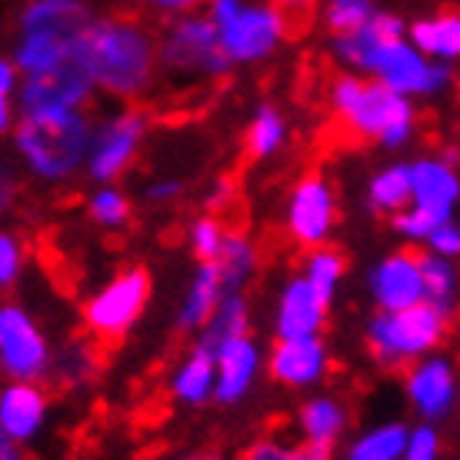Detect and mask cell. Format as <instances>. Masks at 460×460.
<instances>
[{"label":"cell","mask_w":460,"mask_h":460,"mask_svg":"<svg viewBox=\"0 0 460 460\" xmlns=\"http://www.w3.org/2000/svg\"><path fill=\"white\" fill-rule=\"evenodd\" d=\"M97 93L117 104H137L161 77L157 34L137 17H97L81 44Z\"/></svg>","instance_id":"6da1fadb"},{"label":"cell","mask_w":460,"mask_h":460,"mask_svg":"<svg viewBox=\"0 0 460 460\" xmlns=\"http://www.w3.org/2000/svg\"><path fill=\"white\" fill-rule=\"evenodd\" d=\"M93 120L87 111H40L17 114L11 144L21 167L40 184H67L87 171Z\"/></svg>","instance_id":"7a4b0ae2"},{"label":"cell","mask_w":460,"mask_h":460,"mask_svg":"<svg viewBox=\"0 0 460 460\" xmlns=\"http://www.w3.org/2000/svg\"><path fill=\"white\" fill-rule=\"evenodd\" d=\"M97 13L87 0H27L13 23L11 60L23 77L81 58Z\"/></svg>","instance_id":"3957f363"},{"label":"cell","mask_w":460,"mask_h":460,"mask_svg":"<svg viewBox=\"0 0 460 460\" xmlns=\"http://www.w3.org/2000/svg\"><path fill=\"white\" fill-rule=\"evenodd\" d=\"M331 111L344 124L347 134L374 140L380 147H403L417 134L414 101L397 93L387 84L360 74H341L331 81Z\"/></svg>","instance_id":"277c9868"},{"label":"cell","mask_w":460,"mask_h":460,"mask_svg":"<svg viewBox=\"0 0 460 460\" xmlns=\"http://www.w3.org/2000/svg\"><path fill=\"white\" fill-rule=\"evenodd\" d=\"M447 321V314L427 300L403 311H377L364 334L370 360L384 370H407L444 344Z\"/></svg>","instance_id":"5b68a950"},{"label":"cell","mask_w":460,"mask_h":460,"mask_svg":"<svg viewBox=\"0 0 460 460\" xmlns=\"http://www.w3.org/2000/svg\"><path fill=\"white\" fill-rule=\"evenodd\" d=\"M157 47H161V74L181 84L220 81L234 67V60L220 44L217 23L200 11L164 23Z\"/></svg>","instance_id":"8992f818"},{"label":"cell","mask_w":460,"mask_h":460,"mask_svg":"<svg viewBox=\"0 0 460 460\" xmlns=\"http://www.w3.org/2000/svg\"><path fill=\"white\" fill-rule=\"evenodd\" d=\"M204 13L217 23L234 64H261L288 40V13L274 0H208Z\"/></svg>","instance_id":"52a82bcc"},{"label":"cell","mask_w":460,"mask_h":460,"mask_svg":"<svg viewBox=\"0 0 460 460\" xmlns=\"http://www.w3.org/2000/svg\"><path fill=\"white\" fill-rule=\"evenodd\" d=\"M154 294V280L144 267H127L84 300V327L93 341H124L144 317Z\"/></svg>","instance_id":"ba28073f"},{"label":"cell","mask_w":460,"mask_h":460,"mask_svg":"<svg viewBox=\"0 0 460 460\" xmlns=\"http://www.w3.org/2000/svg\"><path fill=\"white\" fill-rule=\"evenodd\" d=\"M150 130V117L137 104H120L101 120H93L91 157H87V181L91 184H117L137 164L144 140Z\"/></svg>","instance_id":"9c48e42d"},{"label":"cell","mask_w":460,"mask_h":460,"mask_svg":"<svg viewBox=\"0 0 460 460\" xmlns=\"http://www.w3.org/2000/svg\"><path fill=\"white\" fill-rule=\"evenodd\" d=\"M54 367V347L34 314L17 300L0 307V370L7 380H47Z\"/></svg>","instance_id":"30bf717a"},{"label":"cell","mask_w":460,"mask_h":460,"mask_svg":"<svg viewBox=\"0 0 460 460\" xmlns=\"http://www.w3.org/2000/svg\"><path fill=\"white\" fill-rule=\"evenodd\" d=\"M367 77L387 84L411 101H420V97H438V93L450 91L454 67L430 60L411 37H397L377 54Z\"/></svg>","instance_id":"8fae6325"},{"label":"cell","mask_w":460,"mask_h":460,"mask_svg":"<svg viewBox=\"0 0 460 460\" xmlns=\"http://www.w3.org/2000/svg\"><path fill=\"white\" fill-rule=\"evenodd\" d=\"M97 97L91 70L81 58L58 64L40 74H27L17 91V114H40V111H87Z\"/></svg>","instance_id":"7c38bea8"},{"label":"cell","mask_w":460,"mask_h":460,"mask_svg":"<svg viewBox=\"0 0 460 460\" xmlns=\"http://www.w3.org/2000/svg\"><path fill=\"white\" fill-rule=\"evenodd\" d=\"M337 227V194L323 173H304L290 187L284 208V230L297 247H323Z\"/></svg>","instance_id":"4fadbf2b"},{"label":"cell","mask_w":460,"mask_h":460,"mask_svg":"<svg viewBox=\"0 0 460 460\" xmlns=\"http://www.w3.org/2000/svg\"><path fill=\"white\" fill-rule=\"evenodd\" d=\"M403 394L414 414L427 424H438L454 414L460 397V370L447 354H427L403 370Z\"/></svg>","instance_id":"5bb4252c"},{"label":"cell","mask_w":460,"mask_h":460,"mask_svg":"<svg viewBox=\"0 0 460 460\" xmlns=\"http://www.w3.org/2000/svg\"><path fill=\"white\" fill-rule=\"evenodd\" d=\"M367 290L377 311H403L424 300V253L391 251L367 270Z\"/></svg>","instance_id":"9a60e30c"},{"label":"cell","mask_w":460,"mask_h":460,"mask_svg":"<svg viewBox=\"0 0 460 460\" xmlns=\"http://www.w3.org/2000/svg\"><path fill=\"white\" fill-rule=\"evenodd\" d=\"M331 300L300 274H290L274 300V337L277 341H297V337H321L327 323Z\"/></svg>","instance_id":"2e32d148"},{"label":"cell","mask_w":460,"mask_h":460,"mask_svg":"<svg viewBox=\"0 0 460 460\" xmlns=\"http://www.w3.org/2000/svg\"><path fill=\"white\" fill-rule=\"evenodd\" d=\"M50 417L47 387L37 380H7L0 391V440L27 447L40 438Z\"/></svg>","instance_id":"e0dca14e"},{"label":"cell","mask_w":460,"mask_h":460,"mask_svg":"<svg viewBox=\"0 0 460 460\" xmlns=\"http://www.w3.org/2000/svg\"><path fill=\"white\" fill-rule=\"evenodd\" d=\"M331 370V354L321 337L277 341L267 354V374L288 391H314Z\"/></svg>","instance_id":"ac0fdd59"},{"label":"cell","mask_w":460,"mask_h":460,"mask_svg":"<svg viewBox=\"0 0 460 460\" xmlns=\"http://www.w3.org/2000/svg\"><path fill=\"white\" fill-rule=\"evenodd\" d=\"M411 173H414V204L411 208L424 210L430 220L454 217V210L460 204V171L454 157L444 154H427L411 161Z\"/></svg>","instance_id":"d6986e66"},{"label":"cell","mask_w":460,"mask_h":460,"mask_svg":"<svg viewBox=\"0 0 460 460\" xmlns=\"http://www.w3.org/2000/svg\"><path fill=\"white\" fill-rule=\"evenodd\" d=\"M407 27H411V23H403L397 13L377 11L374 21L364 23L360 31L334 37V40H331V54H334V60L347 74L367 77L380 50L391 44V40H397V37H407Z\"/></svg>","instance_id":"ffe728a7"},{"label":"cell","mask_w":460,"mask_h":460,"mask_svg":"<svg viewBox=\"0 0 460 460\" xmlns=\"http://www.w3.org/2000/svg\"><path fill=\"white\" fill-rule=\"evenodd\" d=\"M214 354H217V397L214 401L224 403V407L247 401L261 370L267 367V354L261 350V344L247 334L237 337V341H227Z\"/></svg>","instance_id":"44dd1931"},{"label":"cell","mask_w":460,"mask_h":460,"mask_svg":"<svg viewBox=\"0 0 460 460\" xmlns=\"http://www.w3.org/2000/svg\"><path fill=\"white\" fill-rule=\"evenodd\" d=\"M294 424H297V438L304 447L334 450L350 427V411L334 394H311L297 407Z\"/></svg>","instance_id":"7402d4cb"},{"label":"cell","mask_w":460,"mask_h":460,"mask_svg":"<svg viewBox=\"0 0 460 460\" xmlns=\"http://www.w3.org/2000/svg\"><path fill=\"white\" fill-rule=\"evenodd\" d=\"M167 394L184 407H204L217 397V354L204 344H194L167 377Z\"/></svg>","instance_id":"603a6c76"},{"label":"cell","mask_w":460,"mask_h":460,"mask_svg":"<svg viewBox=\"0 0 460 460\" xmlns=\"http://www.w3.org/2000/svg\"><path fill=\"white\" fill-rule=\"evenodd\" d=\"M230 290L220 277L217 264H197L190 284H187L184 297H181V307L173 314V323L177 331L184 334H200L208 321L214 317V311L220 307V300L227 297Z\"/></svg>","instance_id":"cb8c5ba5"},{"label":"cell","mask_w":460,"mask_h":460,"mask_svg":"<svg viewBox=\"0 0 460 460\" xmlns=\"http://www.w3.org/2000/svg\"><path fill=\"white\" fill-rule=\"evenodd\" d=\"M407 37L438 64H460V11L427 13L407 27Z\"/></svg>","instance_id":"d4e9b609"},{"label":"cell","mask_w":460,"mask_h":460,"mask_svg":"<svg viewBox=\"0 0 460 460\" xmlns=\"http://www.w3.org/2000/svg\"><path fill=\"white\" fill-rule=\"evenodd\" d=\"M364 200L367 208L380 217H397L401 210H407L414 204V173H411V164H387L380 167L374 177L367 181V190H364Z\"/></svg>","instance_id":"484cf974"},{"label":"cell","mask_w":460,"mask_h":460,"mask_svg":"<svg viewBox=\"0 0 460 460\" xmlns=\"http://www.w3.org/2000/svg\"><path fill=\"white\" fill-rule=\"evenodd\" d=\"M97 374H101V347L87 337H74L54 350L50 380L60 391H84L97 380Z\"/></svg>","instance_id":"4316f807"},{"label":"cell","mask_w":460,"mask_h":460,"mask_svg":"<svg viewBox=\"0 0 460 460\" xmlns=\"http://www.w3.org/2000/svg\"><path fill=\"white\" fill-rule=\"evenodd\" d=\"M407 440H411V427L403 420H384L347 440L341 460H403Z\"/></svg>","instance_id":"83f0119b"},{"label":"cell","mask_w":460,"mask_h":460,"mask_svg":"<svg viewBox=\"0 0 460 460\" xmlns=\"http://www.w3.org/2000/svg\"><path fill=\"white\" fill-rule=\"evenodd\" d=\"M290 127L288 117L280 114L277 107L264 104L253 111V117L247 120V130H243V150L251 161H270L280 150L288 147Z\"/></svg>","instance_id":"f1b7e54d"},{"label":"cell","mask_w":460,"mask_h":460,"mask_svg":"<svg viewBox=\"0 0 460 460\" xmlns=\"http://www.w3.org/2000/svg\"><path fill=\"white\" fill-rule=\"evenodd\" d=\"M210 264H217L230 294H243V288L251 284V277L257 274V267H261V251H257V243H253L247 234L230 230L227 241H224V247H220V253H217V261H210Z\"/></svg>","instance_id":"f546056e"},{"label":"cell","mask_w":460,"mask_h":460,"mask_svg":"<svg viewBox=\"0 0 460 460\" xmlns=\"http://www.w3.org/2000/svg\"><path fill=\"white\" fill-rule=\"evenodd\" d=\"M251 334V304L243 294H227L220 300V307L214 311V317L208 321V327L197 334V344L217 350L227 341H237V337Z\"/></svg>","instance_id":"4dcf8cb0"},{"label":"cell","mask_w":460,"mask_h":460,"mask_svg":"<svg viewBox=\"0 0 460 460\" xmlns=\"http://www.w3.org/2000/svg\"><path fill=\"white\" fill-rule=\"evenodd\" d=\"M424 300L434 304L438 311L450 314L460 304V270L457 261H447L440 253H424Z\"/></svg>","instance_id":"1f68e13d"},{"label":"cell","mask_w":460,"mask_h":460,"mask_svg":"<svg viewBox=\"0 0 460 460\" xmlns=\"http://www.w3.org/2000/svg\"><path fill=\"white\" fill-rule=\"evenodd\" d=\"M87 217L101 230H124L134 217V204L117 184H93L87 194Z\"/></svg>","instance_id":"d6a6232c"},{"label":"cell","mask_w":460,"mask_h":460,"mask_svg":"<svg viewBox=\"0 0 460 460\" xmlns=\"http://www.w3.org/2000/svg\"><path fill=\"white\" fill-rule=\"evenodd\" d=\"M304 277L311 280L314 288L321 290L323 300H334L337 290H341V284H344V274H347V261L344 253L334 251V247H314V251H307V257H304Z\"/></svg>","instance_id":"836d02e7"},{"label":"cell","mask_w":460,"mask_h":460,"mask_svg":"<svg viewBox=\"0 0 460 460\" xmlns=\"http://www.w3.org/2000/svg\"><path fill=\"white\" fill-rule=\"evenodd\" d=\"M230 230L224 227V220L217 214H200L197 220H190V227H187V247L190 253L197 257V264H210V261H217L220 247L227 241Z\"/></svg>","instance_id":"e575fe53"},{"label":"cell","mask_w":460,"mask_h":460,"mask_svg":"<svg viewBox=\"0 0 460 460\" xmlns=\"http://www.w3.org/2000/svg\"><path fill=\"white\" fill-rule=\"evenodd\" d=\"M374 0H327L323 4V27L331 31V37L354 34L364 23L374 21Z\"/></svg>","instance_id":"d590c367"},{"label":"cell","mask_w":460,"mask_h":460,"mask_svg":"<svg viewBox=\"0 0 460 460\" xmlns=\"http://www.w3.org/2000/svg\"><path fill=\"white\" fill-rule=\"evenodd\" d=\"M23 264H27L23 241L17 234H11V230H4L0 234V288H13L23 277Z\"/></svg>","instance_id":"8d00e7d4"},{"label":"cell","mask_w":460,"mask_h":460,"mask_svg":"<svg viewBox=\"0 0 460 460\" xmlns=\"http://www.w3.org/2000/svg\"><path fill=\"white\" fill-rule=\"evenodd\" d=\"M21 81H23V74L17 70V64H13L11 58L0 60V130H7V134H11V127L17 124V120H13V97L21 91Z\"/></svg>","instance_id":"74e56055"},{"label":"cell","mask_w":460,"mask_h":460,"mask_svg":"<svg viewBox=\"0 0 460 460\" xmlns=\"http://www.w3.org/2000/svg\"><path fill=\"white\" fill-rule=\"evenodd\" d=\"M403 460H440V434L434 424L420 420L417 427H411V440L403 450Z\"/></svg>","instance_id":"f35d334b"},{"label":"cell","mask_w":460,"mask_h":460,"mask_svg":"<svg viewBox=\"0 0 460 460\" xmlns=\"http://www.w3.org/2000/svg\"><path fill=\"white\" fill-rule=\"evenodd\" d=\"M391 224H394V230H397V234H401L407 243H427V237L434 234V227H438V220H430L424 210H417V208L401 210V214H397Z\"/></svg>","instance_id":"ab89813d"},{"label":"cell","mask_w":460,"mask_h":460,"mask_svg":"<svg viewBox=\"0 0 460 460\" xmlns=\"http://www.w3.org/2000/svg\"><path fill=\"white\" fill-rule=\"evenodd\" d=\"M241 460H300V444H290L284 438H261L243 450Z\"/></svg>","instance_id":"60d3db41"},{"label":"cell","mask_w":460,"mask_h":460,"mask_svg":"<svg viewBox=\"0 0 460 460\" xmlns=\"http://www.w3.org/2000/svg\"><path fill=\"white\" fill-rule=\"evenodd\" d=\"M430 253H440V257H447V261H460V224L454 217L444 220L434 227V234L427 237L424 243Z\"/></svg>","instance_id":"b9f144b4"},{"label":"cell","mask_w":460,"mask_h":460,"mask_svg":"<svg viewBox=\"0 0 460 460\" xmlns=\"http://www.w3.org/2000/svg\"><path fill=\"white\" fill-rule=\"evenodd\" d=\"M181 194H184V181L181 177H154L144 187V200H147L150 208H171V204L181 200Z\"/></svg>","instance_id":"7bdbcfd3"},{"label":"cell","mask_w":460,"mask_h":460,"mask_svg":"<svg viewBox=\"0 0 460 460\" xmlns=\"http://www.w3.org/2000/svg\"><path fill=\"white\" fill-rule=\"evenodd\" d=\"M144 11L157 13L164 21H173V17H184V13H197L200 7H208V0H140Z\"/></svg>","instance_id":"ee69618b"},{"label":"cell","mask_w":460,"mask_h":460,"mask_svg":"<svg viewBox=\"0 0 460 460\" xmlns=\"http://www.w3.org/2000/svg\"><path fill=\"white\" fill-rule=\"evenodd\" d=\"M230 200H234V184H230V181H214L208 197H204V204L210 208V214H217L220 208H227Z\"/></svg>","instance_id":"f6af8a7d"},{"label":"cell","mask_w":460,"mask_h":460,"mask_svg":"<svg viewBox=\"0 0 460 460\" xmlns=\"http://www.w3.org/2000/svg\"><path fill=\"white\" fill-rule=\"evenodd\" d=\"M274 4L288 13V17H290V13H307L314 7V0H274Z\"/></svg>","instance_id":"bcb514c9"},{"label":"cell","mask_w":460,"mask_h":460,"mask_svg":"<svg viewBox=\"0 0 460 460\" xmlns=\"http://www.w3.org/2000/svg\"><path fill=\"white\" fill-rule=\"evenodd\" d=\"M0 460H34V457L23 447H17V444H4V440H0Z\"/></svg>","instance_id":"7dc6e473"},{"label":"cell","mask_w":460,"mask_h":460,"mask_svg":"<svg viewBox=\"0 0 460 460\" xmlns=\"http://www.w3.org/2000/svg\"><path fill=\"white\" fill-rule=\"evenodd\" d=\"M161 460H220V457L210 454V450H181V454H171V457H161Z\"/></svg>","instance_id":"c3c4849f"},{"label":"cell","mask_w":460,"mask_h":460,"mask_svg":"<svg viewBox=\"0 0 460 460\" xmlns=\"http://www.w3.org/2000/svg\"><path fill=\"white\" fill-rule=\"evenodd\" d=\"M300 460H334V457H331V450H321V447H304V444H300Z\"/></svg>","instance_id":"681fc988"},{"label":"cell","mask_w":460,"mask_h":460,"mask_svg":"<svg viewBox=\"0 0 460 460\" xmlns=\"http://www.w3.org/2000/svg\"><path fill=\"white\" fill-rule=\"evenodd\" d=\"M457 154H460V140H457Z\"/></svg>","instance_id":"f907efd6"}]
</instances>
